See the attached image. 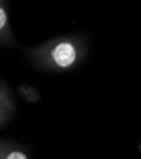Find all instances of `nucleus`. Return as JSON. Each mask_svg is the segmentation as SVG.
Returning a JSON list of instances; mask_svg holds the SVG:
<instances>
[{"instance_id": "obj_4", "label": "nucleus", "mask_w": 141, "mask_h": 159, "mask_svg": "<svg viewBox=\"0 0 141 159\" xmlns=\"http://www.w3.org/2000/svg\"><path fill=\"white\" fill-rule=\"evenodd\" d=\"M9 39H11L9 16L3 4V0H0V41H9Z\"/></svg>"}, {"instance_id": "obj_3", "label": "nucleus", "mask_w": 141, "mask_h": 159, "mask_svg": "<svg viewBox=\"0 0 141 159\" xmlns=\"http://www.w3.org/2000/svg\"><path fill=\"white\" fill-rule=\"evenodd\" d=\"M0 159H29V157L19 145L0 142Z\"/></svg>"}, {"instance_id": "obj_1", "label": "nucleus", "mask_w": 141, "mask_h": 159, "mask_svg": "<svg viewBox=\"0 0 141 159\" xmlns=\"http://www.w3.org/2000/svg\"><path fill=\"white\" fill-rule=\"evenodd\" d=\"M79 46L73 39H57L30 51L32 61L44 70L71 68L79 57Z\"/></svg>"}, {"instance_id": "obj_2", "label": "nucleus", "mask_w": 141, "mask_h": 159, "mask_svg": "<svg viewBox=\"0 0 141 159\" xmlns=\"http://www.w3.org/2000/svg\"><path fill=\"white\" fill-rule=\"evenodd\" d=\"M14 112L13 97L7 86L0 81V128L5 125Z\"/></svg>"}]
</instances>
